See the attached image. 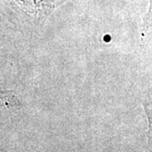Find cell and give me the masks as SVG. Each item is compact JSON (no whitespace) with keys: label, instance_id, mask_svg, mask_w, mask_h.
Listing matches in <instances>:
<instances>
[{"label":"cell","instance_id":"obj_1","mask_svg":"<svg viewBox=\"0 0 152 152\" xmlns=\"http://www.w3.org/2000/svg\"><path fill=\"white\" fill-rule=\"evenodd\" d=\"M70 0H2L11 20L19 26L42 28L59 6Z\"/></svg>","mask_w":152,"mask_h":152},{"label":"cell","instance_id":"obj_2","mask_svg":"<svg viewBox=\"0 0 152 152\" xmlns=\"http://www.w3.org/2000/svg\"><path fill=\"white\" fill-rule=\"evenodd\" d=\"M1 104L5 109H10V107H18L20 102L15 94L10 91H1Z\"/></svg>","mask_w":152,"mask_h":152},{"label":"cell","instance_id":"obj_3","mask_svg":"<svg viewBox=\"0 0 152 152\" xmlns=\"http://www.w3.org/2000/svg\"><path fill=\"white\" fill-rule=\"evenodd\" d=\"M143 106L145 107V111L148 118V131H147V140H148V144L149 146L152 151V99L151 101H144L143 102Z\"/></svg>","mask_w":152,"mask_h":152},{"label":"cell","instance_id":"obj_4","mask_svg":"<svg viewBox=\"0 0 152 152\" xmlns=\"http://www.w3.org/2000/svg\"><path fill=\"white\" fill-rule=\"evenodd\" d=\"M152 17V0H150V9H149V11H148V14L147 15L145 18V24H144V28H145L147 26V24L148 22L150 21V19Z\"/></svg>","mask_w":152,"mask_h":152}]
</instances>
